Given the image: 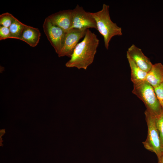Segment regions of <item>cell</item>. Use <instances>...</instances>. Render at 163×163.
Instances as JSON below:
<instances>
[{"mask_svg": "<svg viewBox=\"0 0 163 163\" xmlns=\"http://www.w3.org/2000/svg\"><path fill=\"white\" fill-rule=\"evenodd\" d=\"M94 28L97 30L96 22L90 12L86 11L77 5L73 10L72 23L71 29Z\"/></svg>", "mask_w": 163, "mask_h": 163, "instance_id": "7", "label": "cell"}, {"mask_svg": "<svg viewBox=\"0 0 163 163\" xmlns=\"http://www.w3.org/2000/svg\"><path fill=\"white\" fill-rule=\"evenodd\" d=\"M158 158V163H163V152Z\"/></svg>", "mask_w": 163, "mask_h": 163, "instance_id": "18", "label": "cell"}, {"mask_svg": "<svg viewBox=\"0 0 163 163\" xmlns=\"http://www.w3.org/2000/svg\"><path fill=\"white\" fill-rule=\"evenodd\" d=\"M157 98L163 109V83L154 88Z\"/></svg>", "mask_w": 163, "mask_h": 163, "instance_id": "16", "label": "cell"}, {"mask_svg": "<svg viewBox=\"0 0 163 163\" xmlns=\"http://www.w3.org/2000/svg\"><path fill=\"white\" fill-rule=\"evenodd\" d=\"M14 17L11 14L6 12L0 15V25L9 27L12 24Z\"/></svg>", "mask_w": 163, "mask_h": 163, "instance_id": "15", "label": "cell"}, {"mask_svg": "<svg viewBox=\"0 0 163 163\" xmlns=\"http://www.w3.org/2000/svg\"><path fill=\"white\" fill-rule=\"evenodd\" d=\"M43 27L48 40L58 54L63 47L66 33L54 25L47 17L45 19Z\"/></svg>", "mask_w": 163, "mask_h": 163, "instance_id": "5", "label": "cell"}, {"mask_svg": "<svg viewBox=\"0 0 163 163\" xmlns=\"http://www.w3.org/2000/svg\"><path fill=\"white\" fill-rule=\"evenodd\" d=\"M11 38L9 27L0 26V40Z\"/></svg>", "mask_w": 163, "mask_h": 163, "instance_id": "17", "label": "cell"}, {"mask_svg": "<svg viewBox=\"0 0 163 163\" xmlns=\"http://www.w3.org/2000/svg\"><path fill=\"white\" fill-rule=\"evenodd\" d=\"M87 29L72 28L66 33L63 47L58 54L59 57L71 58L79 40L85 36Z\"/></svg>", "mask_w": 163, "mask_h": 163, "instance_id": "6", "label": "cell"}, {"mask_svg": "<svg viewBox=\"0 0 163 163\" xmlns=\"http://www.w3.org/2000/svg\"><path fill=\"white\" fill-rule=\"evenodd\" d=\"M126 56L131 70V80L133 84L145 80L147 72L139 68L127 54Z\"/></svg>", "mask_w": 163, "mask_h": 163, "instance_id": "12", "label": "cell"}, {"mask_svg": "<svg viewBox=\"0 0 163 163\" xmlns=\"http://www.w3.org/2000/svg\"><path fill=\"white\" fill-rule=\"evenodd\" d=\"M99 40L97 35L88 29L83 40L76 46L66 67L87 69L93 62Z\"/></svg>", "mask_w": 163, "mask_h": 163, "instance_id": "1", "label": "cell"}, {"mask_svg": "<svg viewBox=\"0 0 163 163\" xmlns=\"http://www.w3.org/2000/svg\"><path fill=\"white\" fill-rule=\"evenodd\" d=\"M132 92L143 102L146 110L154 116L159 114L163 110L153 87L146 80L134 84Z\"/></svg>", "mask_w": 163, "mask_h": 163, "instance_id": "3", "label": "cell"}, {"mask_svg": "<svg viewBox=\"0 0 163 163\" xmlns=\"http://www.w3.org/2000/svg\"><path fill=\"white\" fill-rule=\"evenodd\" d=\"M40 36V33L38 28L25 24L20 40L34 47L38 44Z\"/></svg>", "mask_w": 163, "mask_h": 163, "instance_id": "10", "label": "cell"}, {"mask_svg": "<svg viewBox=\"0 0 163 163\" xmlns=\"http://www.w3.org/2000/svg\"><path fill=\"white\" fill-rule=\"evenodd\" d=\"M153 88L163 83V65L158 63L153 64L147 72L146 80Z\"/></svg>", "mask_w": 163, "mask_h": 163, "instance_id": "11", "label": "cell"}, {"mask_svg": "<svg viewBox=\"0 0 163 163\" xmlns=\"http://www.w3.org/2000/svg\"><path fill=\"white\" fill-rule=\"evenodd\" d=\"M155 121L158 132L163 152V110L159 114L155 117Z\"/></svg>", "mask_w": 163, "mask_h": 163, "instance_id": "14", "label": "cell"}, {"mask_svg": "<svg viewBox=\"0 0 163 163\" xmlns=\"http://www.w3.org/2000/svg\"><path fill=\"white\" fill-rule=\"evenodd\" d=\"M145 114L148 126V134L146 140L142 143L146 149L155 153L158 157L163 152L158 132L155 123V117L147 110Z\"/></svg>", "mask_w": 163, "mask_h": 163, "instance_id": "4", "label": "cell"}, {"mask_svg": "<svg viewBox=\"0 0 163 163\" xmlns=\"http://www.w3.org/2000/svg\"><path fill=\"white\" fill-rule=\"evenodd\" d=\"M109 8V5L104 4L101 10L96 12H90L96 22L97 30L104 37V46L107 50L109 48V42L113 37L122 34L121 28L111 19Z\"/></svg>", "mask_w": 163, "mask_h": 163, "instance_id": "2", "label": "cell"}, {"mask_svg": "<svg viewBox=\"0 0 163 163\" xmlns=\"http://www.w3.org/2000/svg\"><path fill=\"white\" fill-rule=\"evenodd\" d=\"M127 54L135 64L141 69L148 72L152 64L150 59L143 53L141 49L133 44L128 49Z\"/></svg>", "mask_w": 163, "mask_h": 163, "instance_id": "9", "label": "cell"}, {"mask_svg": "<svg viewBox=\"0 0 163 163\" xmlns=\"http://www.w3.org/2000/svg\"><path fill=\"white\" fill-rule=\"evenodd\" d=\"M25 24H23L15 18L9 27L11 38L20 40Z\"/></svg>", "mask_w": 163, "mask_h": 163, "instance_id": "13", "label": "cell"}, {"mask_svg": "<svg viewBox=\"0 0 163 163\" xmlns=\"http://www.w3.org/2000/svg\"><path fill=\"white\" fill-rule=\"evenodd\" d=\"M47 18L54 25L61 28L66 33L71 29L73 18V10L60 11Z\"/></svg>", "mask_w": 163, "mask_h": 163, "instance_id": "8", "label": "cell"}]
</instances>
